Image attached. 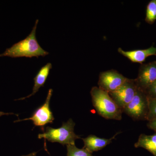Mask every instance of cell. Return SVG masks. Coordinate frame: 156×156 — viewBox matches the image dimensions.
Wrapping results in <instances>:
<instances>
[{"label": "cell", "mask_w": 156, "mask_h": 156, "mask_svg": "<svg viewBox=\"0 0 156 156\" xmlns=\"http://www.w3.org/2000/svg\"><path fill=\"white\" fill-rule=\"evenodd\" d=\"M75 123L71 119L66 122L62 123V126L58 128L47 127L46 131L38 135L39 139L44 138L51 142H57L62 145H74L75 140L81 138L80 136L74 132Z\"/></svg>", "instance_id": "obj_3"}, {"label": "cell", "mask_w": 156, "mask_h": 156, "mask_svg": "<svg viewBox=\"0 0 156 156\" xmlns=\"http://www.w3.org/2000/svg\"><path fill=\"white\" fill-rule=\"evenodd\" d=\"M118 52L128 58L131 62L142 64L149 56H156V48L153 46L146 49L125 51L121 48L118 49Z\"/></svg>", "instance_id": "obj_9"}, {"label": "cell", "mask_w": 156, "mask_h": 156, "mask_svg": "<svg viewBox=\"0 0 156 156\" xmlns=\"http://www.w3.org/2000/svg\"><path fill=\"white\" fill-rule=\"evenodd\" d=\"M121 133V131L118 132L110 139L101 138L94 135H89L86 138L82 139L84 144L83 148L91 153H92L93 152L98 151L111 143L113 140L115 138L116 136Z\"/></svg>", "instance_id": "obj_10"}, {"label": "cell", "mask_w": 156, "mask_h": 156, "mask_svg": "<svg viewBox=\"0 0 156 156\" xmlns=\"http://www.w3.org/2000/svg\"><path fill=\"white\" fill-rule=\"evenodd\" d=\"M16 115L18 116V115L15 114L13 113H5L4 112H1L0 111V117L2 116L3 115Z\"/></svg>", "instance_id": "obj_18"}, {"label": "cell", "mask_w": 156, "mask_h": 156, "mask_svg": "<svg viewBox=\"0 0 156 156\" xmlns=\"http://www.w3.org/2000/svg\"><path fill=\"white\" fill-rule=\"evenodd\" d=\"M127 79L115 70L102 72L99 75L98 87L109 94L119 88Z\"/></svg>", "instance_id": "obj_7"}, {"label": "cell", "mask_w": 156, "mask_h": 156, "mask_svg": "<svg viewBox=\"0 0 156 156\" xmlns=\"http://www.w3.org/2000/svg\"><path fill=\"white\" fill-rule=\"evenodd\" d=\"M39 20L35 21L31 32L25 39L13 45L6 49L5 52L0 54L1 57L9 56L12 58L25 57L31 58H38L39 56H45L49 53L44 50L39 45L36 38L37 26Z\"/></svg>", "instance_id": "obj_1"}, {"label": "cell", "mask_w": 156, "mask_h": 156, "mask_svg": "<svg viewBox=\"0 0 156 156\" xmlns=\"http://www.w3.org/2000/svg\"><path fill=\"white\" fill-rule=\"evenodd\" d=\"M53 93V89H49L44 103L34 112L31 117L22 120H17L14 121V122L31 120L33 122L35 126L41 127H44L48 123H53L54 118L50 107V99Z\"/></svg>", "instance_id": "obj_6"}, {"label": "cell", "mask_w": 156, "mask_h": 156, "mask_svg": "<svg viewBox=\"0 0 156 156\" xmlns=\"http://www.w3.org/2000/svg\"><path fill=\"white\" fill-rule=\"evenodd\" d=\"M145 92L149 98H156V80Z\"/></svg>", "instance_id": "obj_16"}, {"label": "cell", "mask_w": 156, "mask_h": 156, "mask_svg": "<svg viewBox=\"0 0 156 156\" xmlns=\"http://www.w3.org/2000/svg\"><path fill=\"white\" fill-rule=\"evenodd\" d=\"M135 80L138 88L145 92L156 80V61L141 64Z\"/></svg>", "instance_id": "obj_8"}, {"label": "cell", "mask_w": 156, "mask_h": 156, "mask_svg": "<svg viewBox=\"0 0 156 156\" xmlns=\"http://www.w3.org/2000/svg\"><path fill=\"white\" fill-rule=\"evenodd\" d=\"M52 65L50 62H48L45 65L41 68L36 76L34 78V86L33 88V92L31 94L17 99V100H24L26 98H29L36 94L41 87H44L48 76L50 74V70L52 69Z\"/></svg>", "instance_id": "obj_11"}, {"label": "cell", "mask_w": 156, "mask_h": 156, "mask_svg": "<svg viewBox=\"0 0 156 156\" xmlns=\"http://www.w3.org/2000/svg\"><path fill=\"white\" fill-rule=\"evenodd\" d=\"M92 102L96 111L107 119L121 120L123 111L107 92L98 87H94L90 91Z\"/></svg>", "instance_id": "obj_2"}, {"label": "cell", "mask_w": 156, "mask_h": 156, "mask_svg": "<svg viewBox=\"0 0 156 156\" xmlns=\"http://www.w3.org/2000/svg\"><path fill=\"white\" fill-rule=\"evenodd\" d=\"M149 24H153L156 20V0H152L147 6L145 19Z\"/></svg>", "instance_id": "obj_13"}, {"label": "cell", "mask_w": 156, "mask_h": 156, "mask_svg": "<svg viewBox=\"0 0 156 156\" xmlns=\"http://www.w3.org/2000/svg\"><path fill=\"white\" fill-rule=\"evenodd\" d=\"M67 146V154L66 156H94L85 149H79L74 145Z\"/></svg>", "instance_id": "obj_14"}, {"label": "cell", "mask_w": 156, "mask_h": 156, "mask_svg": "<svg viewBox=\"0 0 156 156\" xmlns=\"http://www.w3.org/2000/svg\"><path fill=\"white\" fill-rule=\"evenodd\" d=\"M122 111L134 120H147L148 112V98L145 92L138 88L132 100Z\"/></svg>", "instance_id": "obj_4"}, {"label": "cell", "mask_w": 156, "mask_h": 156, "mask_svg": "<svg viewBox=\"0 0 156 156\" xmlns=\"http://www.w3.org/2000/svg\"><path fill=\"white\" fill-rule=\"evenodd\" d=\"M134 147L143 148L154 156H156V132L152 135L140 134L137 142L134 144Z\"/></svg>", "instance_id": "obj_12"}, {"label": "cell", "mask_w": 156, "mask_h": 156, "mask_svg": "<svg viewBox=\"0 0 156 156\" xmlns=\"http://www.w3.org/2000/svg\"><path fill=\"white\" fill-rule=\"evenodd\" d=\"M147 126L149 128L156 132V119L149 122Z\"/></svg>", "instance_id": "obj_17"}, {"label": "cell", "mask_w": 156, "mask_h": 156, "mask_svg": "<svg viewBox=\"0 0 156 156\" xmlns=\"http://www.w3.org/2000/svg\"><path fill=\"white\" fill-rule=\"evenodd\" d=\"M37 152H34L31 153L27 155H23L21 156H36Z\"/></svg>", "instance_id": "obj_19"}, {"label": "cell", "mask_w": 156, "mask_h": 156, "mask_svg": "<svg viewBox=\"0 0 156 156\" xmlns=\"http://www.w3.org/2000/svg\"><path fill=\"white\" fill-rule=\"evenodd\" d=\"M155 119H156V98H148V112L147 117V120L150 122V121Z\"/></svg>", "instance_id": "obj_15"}, {"label": "cell", "mask_w": 156, "mask_h": 156, "mask_svg": "<svg viewBox=\"0 0 156 156\" xmlns=\"http://www.w3.org/2000/svg\"><path fill=\"white\" fill-rule=\"evenodd\" d=\"M138 87L135 79H127L117 90L109 93L111 97L122 110L135 96Z\"/></svg>", "instance_id": "obj_5"}]
</instances>
